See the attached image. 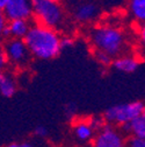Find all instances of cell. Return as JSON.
<instances>
[{"mask_svg": "<svg viewBox=\"0 0 145 147\" xmlns=\"http://www.w3.org/2000/svg\"><path fill=\"white\" fill-rule=\"evenodd\" d=\"M61 36L57 29L33 22L28 33L25 35L23 41L33 57L51 60L57 57L62 50Z\"/></svg>", "mask_w": 145, "mask_h": 147, "instance_id": "obj_1", "label": "cell"}, {"mask_svg": "<svg viewBox=\"0 0 145 147\" xmlns=\"http://www.w3.org/2000/svg\"><path fill=\"white\" fill-rule=\"evenodd\" d=\"M93 48L107 53L113 59L123 55L126 50V36L124 32L112 25H101L89 32Z\"/></svg>", "mask_w": 145, "mask_h": 147, "instance_id": "obj_2", "label": "cell"}, {"mask_svg": "<svg viewBox=\"0 0 145 147\" xmlns=\"http://www.w3.org/2000/svg\"><path fill=\"white\" fill-rule=\"evenodd\" d=\"M34 22L59 30L65 26L66 16L63 6L53 0H31Z\"/></svg>", "mask_w": 145, "mask_h": 147, "instance_id": "obj_3", "label": "cell"}, {"mask_svg": "<svg viewBox=\"0 0 145 147\" xmlns=\"http://www.w3.org/2000/svg\"><path fill=\"white\" fill-rule=\"evenodd\" d=\"M144 113V103L140 100L125 103L121 105H115L107 109L103 113V119L107 124L121 125L128 123L134 118Z\"/></svg>", "mask_w": 145, "mask_h": 147, "instance_id": "obj_4", "label": "cell"}, {"mask_svg": "<svg viewBox=\"0 0 145 147\" xmlns=\"http://www.w3.org/2000/svg\"><path fill=\"white\" fill-rule=\"evenodd\" d=\"M3 49L5 51L8 64L16 68L27 67L30 63V60L33 57L23 39L8 38L4 40Z\"/></svg>", "mask_w": 145, "mask_h": 147, "instance_id": "obj_5", "label": "cell"}, {"mask_svg": "<svg viewBox=\"0 0 145 147\" xmlns=\"http://www.w3.org/2000/svg\"><path fill=\"white\" fill-rule=\"evenodd\" d=\"M124 142L125 137L123 133L114 125L107 123L98 130V133L92 139V144L95 147H122Z\"/></svg>", "mask_w": 145, "mask_h": 147, "instance_id": "obj_6", "label": "cell"}, {"mask_svg": "<svg viewBox=\"0 0 145 147\" xmlns=\"http://www.w3.org/2000/svg\"><path fill=\"white\" fill-rule=\"evenodd\" d=\"M3 11L7 20L31 19V0H7Z\"/></svg>", "mask_w": 145, "mask_h": 147, "instance_id": "obj_7", "label": "cell"}, {"mask_svg": "<svg viewBox=\"0 0 145 147\" xmlns=\"http://www.w3.org/2000/svg\"><path fill=\"white\" fill-rule=\"evenodd\" d=\"M100 15L99 6L93 1H82L79 3L73 12L74 20L80 24H90L98 19Z\"/></svg>", "mask_w": 145, "mask_h": 147, "instance_id": "obj_8", "label": "cell"}, {"mask_svg": "<svg viewBox=\"0 0 145 147\" xmlns=\"http://www.w3.org/2000/svg\"><path fill=\"white\" fill-rule=\"evenodd\" d=\"M31 19H13L7 21V26L4 30V40L8 38L23 39L33 25Z\"/></svg>", "mask_w": 145, "mask_h": 147, "instance_id": "obj_9", "label": "cell"}, {"mask_svg": "<svg viewBox=\"0 0 145 147\" xmlns=\"http://www.w3.org/2000/svg\"><path fill=\"white\" fill-rule=\"evenodd\" d=\"M73 134L81 144L90 142L95 134V130L90 125L89 120H79L73 125Z\"/></svg>", "mask_w": 145, "mask_h": 147, "instance_id": "obj_10", "label": "cell"}, {"mask_svg": "<svg viewBox=\"0 0 145 147\" xmlns=\"http://www.w3.org/2000/svg\"><path fill=\"white\" fill-rule=\"evenodd\" d=\"M112 65L122 72H126V74H131L135 72L138 69L139 62L136 57L134 56H129V55H120V56L113 59Z\"/></svg>", "mask_w": 145, "mask_h": 147, "instance_id": "obj_11", "label": "cell"}, {"mask_svg": "<svg viewBox=\"0 0 145 147\" xmlns=\"http://www.w3.org/2000/svg\"><path fill=\"white\" fill-rule=\"evenodd\" d=\"M17 90V83L12 75H4L0 81V94L6 98H11Z\"/></svg>", "mask_w": 145, "mask_h": 147, "instance_id": "obj_12", "label": "cell"}, {"mask_svg": "<svg viewBox=\"0 0 145 147\" xmlns=\"http://www.w3.org/2000/svg\"><path fill=\"white\" fill-rule=\"evenodd\" d=\"M129 11L135 20L143 22L145 20V0H129Z\"/></svg>", "mask_w": 145, "mask_h": 147, "instance_id": "obj_13", "label": "cell"}, {"mask_svg": "<svg viewBox=\"0 0 145 147\" xmlns=\"http://www.w3.org/2000/svg\"><path fill=\"white\" fill-rule=\"evenodd\" d=\"M93 56L94 59L102 65L104 67H108V65H112V62H113V57L109 56L107 53L102 51V50H99V49H95L93 48Z\"/></svg>", "mask_w": 145, "mask_h": 147, "instance_id": "obj_14", "label": "cell"}, {"mask_svg": "<svg viewBox=\"0 0 145 147\" xmlns=\"http://www.w3.org/2000/svg\"><path fill=\"white\" fill-rule=\"evenodd\" d=\"M124 145L130 147H145V138H140L136 136H126Z\"/></svg>", "mask_w": 145, "mask_h": 147, "instance_id": "obj_15", "label": "cell"}, {"mask_svg": "<svg viewBox=\"0 0 145 147\" xmlns=\"http://www.w3.org/2000/svg\"><path fill=\"white\" fill-rule=\"evenodd\" d=\"M7 18L4 14L3 8H0V42L4 41V30L7 26Z\"/></svg>", "mask_w": 145, "mask_h": 147, "instance_id": "obj_16", "label": "cell"}, {"mask_svg": "<svg viewBox=\"0 0 145 147\" xmlns=\"http://www.w3.org/2000/svg\"><path fill=\"white\" fill-rule=\"evenodd\" d=\"M89 123H90V125L93 126V128H94L95 131L100 130V128L106 124V121H104L103 117H93L92 119L89 120Z\"/></svg>", "mask_w": 145, "mask_h": 147, "instance_id": "obj_17", "label": "cell"}, {"mask_svg": "<svg viewBox=\"0 0 145 147\" xmlns=\"http://www.w3.org/2000/svg\"><path fill=\"white\" fill-rule=\"evenodd\" d=\"M74 45V41L71 36H61V48L65 49V48H71Z\"/></svg>", "mask_w": 145, "mask_h": 147, "instance_id": "obj_18", "label": "cell"}, {"mask_svg": "<svg viewBox=\"0 0 145 147\" xmlns=\"http://www.w3.org/2000/svg\"><path fill=\"white\" fill-rule=\"evenodd\" d=\"M35 136L37 137V138H41V139H44V138H47L48 137V134H49V131H48V128L45 127V126H37L35 128Z\"/></svg>", "mask_w": 145, "mask_h": 147, "instance_id": "obj_19", "label": "cell"}, {"mask_svg": "<svg viewBox=\"0 0 145 147\" xmlns=\"http://www.w3.org/2000/svg\"><path fill=\"white\" fill-rule=\"evenodd\" d=\"M8 65V62H7V59H6V55H5V51L3 49V46L0 45V71H4Z\"/></svg>", "mask_w": 145, "mask_h": 147, "instance_id": "obj_20", "label": "cell"}, {"mask_svg": "<svg viewBox=\"0 0 145 147\" xmlns=\"http://www.w3.org/2000/svg\"><path fill=\"white\" fill-rule=\"evenodd\" d=\"M6 3H7V0H0V8H3Z\"/></svg>", "mask_w": 145, "mask_h": 147, "instance_id": "obj_21", "label": "cell"}, {"mask_svg": "<svg viewBox=\"0 0 145 147\" xmlns=\"http://www.w3.org/2000/svg\"><path fill=\"white\" fill-rule=\"evenodd\" d=\"M3 76H4V72H3V71H0V81H1Z\"/></svg>", "mask_w": 145, "mask_h": 147, "instance_id": "obj_22", "label": "cell"}, {"mask_svg": "<svg viewBox=\"0 0 145 147\" xmlns=\"http://www.w3.org/2000/svg\"><path fill=\"white\" fill-rule=\"evenodd\" d=\"M79 3H82V1H89V0H78Z\"/></svg>", "mask_w": 145, "mask_h": 147, "instance_id": "obj_23", "label": "cell"}, {"mask_svg": "<svg viewBox=\"0 0 145 147\" xmlns=\"http://www.w3.org/2000/svg\"><path fill=\"white\" fill-rule=\"evenodd\" d=\"M53 1H58V3H61V1H62V0H53Z\"/></svg>", "mask_w": 145, "mask_h": 147, "instance_id": "obj_24", "label": "cell"}]
</instances>
